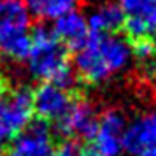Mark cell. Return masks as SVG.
I'll use <instances>...</instances> for the list:
<instances>
[{"label": "cell", "mask_w": 156, "mask_h": 156, "mask_svg": "<svg viewBox=\"0 0 156 156\" xmlns=\"http://www.w3.org/2000/svg\"><path fill=\"white\" fill-rule=\"evenodd\" d=\"M132 56V48L114 34L90 32L76 49V76L83 83L98 84L125 69Z\"/></svg>", "instance_id": "obj_1"}, {"label": "cell", "mask_w": 156, "mask_h": 156, "mask_svg": "<svg viewBox=\"0 0 156 156\" xmlns=\"http://www.w3.org/2000/svg\"><path fill=\"white\" fill-rule=\"evenodd\" d=\"M30 37L32 48L27 60L32 76L72 91L77 83V76L69 63V48L60 42L53 30L46 25H37L35 28H32Z\"/></svg>", "instance_id": "obj_2"}, {"label": "cell", "mask_w": 156, "mask_h": 156, "mask_svg": "<svg viewBox=\"0 0 156 156\" xmlns=\"http://www.w3.org/2000/svg\"><path fill=\"white\" fill-rule=\"evenodd\" d=\"M34 116V91L20 86L5 91L0 98V139H14L28 126Z\"/></svg>", "instance_id": "obj_3"}, {"label": "cell", "mask_w": 156, "mask_h": 156, "mask_svg": "<svg viewBox=\"0 0 156 156\" xmlns=\"http://www.w3.org/2000/svg\"><path fill=\"white\" fill-rule=\"evenodd\" d=\"M125 12L123 30L130 42L139 39L156 41V0H119Z\"/></svg>", "instance_id": "obj_4"}, {"label": "cell", "mask_w": 156, "mask_h": 156, "mask_svg": "<svg viewBox=\"0 0 156 156\" xmlns=\"http://www.w3.org/2000/svg\"><path fill=\"white\" fill-rule=\"evenodd\" d=\"M55 140L49 125L42 119L30 121L23 132L11 139L4 156H51L55 149Z\"/></svg>", "instance_id": "obj_5"}, {"label": "cell", "mask_w": 156, "mask_h": 156, "mask_svg": "<svg viewBox=\"0 0 156 156\" xmlns=\"http://www.w3.org/2000/svg\"><path fill=\"white\" fill-rule=\"evenodd\" d=\"M98 118L91 104L77 98L72 102L62 119L56 121V130L63 139H86L90 140L97 130Z\"/></svg>", "instance_id": "obj_6"}, {"label": "cell", "mask_w": 156, "mask_h": 156, "mask_svg": "<svg viewBox=\"0 0 156 156\" xmlns=\"http://www.w3.org/2000/svg\"><path fill=\"white\" fill-rule=\"evenodd\" d=\"M74 100L76 95L72 91L58 88L53 83H42L34 90V114L37 116V119L56 123L65 116Z\"/></svg>", "instance_id": "obj_7"}, {"label": "cell", "mask_w": 156, "mask_h": 156, "mask_svg": "<svg viewBox=\"0 0 156 156\" xmlns=\"http://www.w3.org/2000/svg\"><path fill=\"white\" fill-rule=\"evenodd\" d=\"M123 149L130 156H156V112L142 114L125 128Z\"/></svg>", "instance_id": "obj_8"}, {"label": "cell", "mask_w": 156, "mask_h": 156, "mask_svg": "<svg viewBox=\"0 0 156 156\" xmlns=\"http://www.w3.org/2000/svg\"><path fill=\"white\" fill-rule=\"evenodd\" d=\"M125 118L118 111H105L98 118L97 130L90 140L102 156H118L123 149Z\"/></svg>", "instance_id": "obj_9"}, {"label": "cell", "mask_w": 156, "mask_h": 156, "mask_svg": "<svg viewBox=\"0 0 156 156\" xmlns=\"http://www.w3.org/2000/svg\"><path fill=\"white\" fill-rule=\"evenodd\" d=\"M53 34L58 37L60 42H63L67 48L76 51L81 44L84 42V39L90 34L88 20L83 14L76 12V11L65 12L63 16L56 18Z\"/></svg>", "instance_id": "obj_10"}, {"label": "cell", "mask_w": 156, "mask_h": 156, "mask_svg": "<svg viewBox=\"0 0 156 156\" xmlns=\"http://www.w3.org/2000/svg\"><path fill=\"white\" fill-rule=\"evenodd\" d=\"M32 48L28 27H2L0 28V53L12 60H27Z\"/></svg>", "instance_id": "obj_11"}, {"label": "cell", "mask_w": 156, "mask_h": 156, "mask_svg": "<svg viewBox=\"0 0 156 156\" xmlns=\"http://www.w3.org/2000/svg\"><path fill=\"white\" fill-rule=\"evenodd\" d=\"M125 12L116 4H105L88 18V28L95 34H116L123 28Z\"/></svg>", "instance_id": "obj_12"}, {"label": "cell", "mask_w": 156, "mask_h": 156, "mask_svg": "<svg viewBox=\"0 0 156 156\" xmlns=\"http://www.w3.org/2000/svg\"><path fill=\"white\" fill-rule=\"evenodd\" d=\"M28 14L39 20H56L65 12L74 11L77 0H23Z\"/></svg>", "instance_id": "obj_13"}, {"label": "cell", "mask_w": 156, "mask_h": 156, "mask_svg": "<svg viewBox=\"0 0 156 156\" xmlns=\"http://www.w3.org/2000/svg\"><path fill=\"white\" fill-rule=\"evenodd\" d=\"M30 16L23 0H0V28L2 27H28Z\"/></svg>", "instance_id": "obj_14"}, {"label": "cell", "mask_w": 156, "mask_h": 156, "mask_svg": "<svg viewBox=\"0 0 156 156\" xmlns=\"http://www.w3.org/2000/svg\"><path fill=\"white\" fill-rule=\"evenodd\" d=\"M77 149H79V146L76 144V140L63 139L58 146H55L51 156H77Z\"/></svg>", "instance_id": "obj_15"}, {"label": "cell", "mask_w": 156, "mask_h": 156, "mask_svg": "<svg viewBox=\"0 0 156 156\" xmlns=\"http://www.w3.org/2000/svg\"><path fill=\"white\" fill-rule=\"evenodd\" d=\"M77 156H102V154L98 153V149L93 146V142H91V140H86L83 146H79Z\"/></svg>", "instance_id": "obj_16"}, {"label": "cell", "mask_w": 156, "mask_h": 156, "mask_svg": "<svg viewBox=\"0 0 156 156\" xmlns=\"http://www.w3.org/2000/svg\"><path fill=\"white\" fill-rule=\"evenodd\" d=\"M7 91V84H5V81H4V77H0V98L4 97V93Z\"/></svg>", "instance_id": "obj_17"}, {"label": "cell", "mask_w": 156, "mask_h": 156, "mask_svg": "<svg viewBox=\"0 0 156 156\" xmlns=\"http://www.w3.org/2000/svg\"><path fill=\"white\" fill-rule=\"evenodd\" d=\"M153 74H156V53H154V58H153Z\"/></svg>", "instance_id": "obj_18"}, {"label": "cell", "mask_w": 156, "mask_h": 156, "mask_svg": "<svg viewBox=\"0 0 156 156\" xmlns=\"http://www.w3.org/2000/svg\"><path fill=\"white\" fill-rule=\"evenodd\" d=\"M2 142H4V140H2V139H0V149H2Z\"/></svg>", "instance_id": "obj_19"}]
</instances>
